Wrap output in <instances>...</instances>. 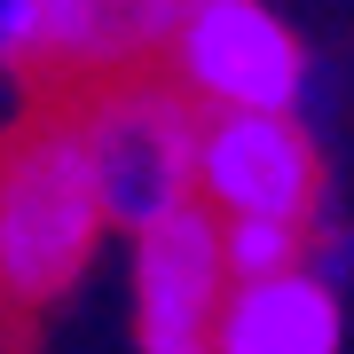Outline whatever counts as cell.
Returning <instances> with one entry per match:
<instances>
[{"label": "cell", "instance_id": "obj_1", "mask_svg": "<svg viewBox=\"0 0 354 354\" xmlns=\"http://www.w3.org/2000/svg\"><path fill=\"white\" fill-rule=\"evenodd\" d=\"M102 205L87 181L71 102L39 95L0 134V346H24V323L55 307L95 260Z\"/></svg>", "mask_w": 354, "mask_h": 354}, {"label": "cell", "instance_id": "obj_2", "mask_svg": "<svg viewBox=\"0 0 354 354\" xmlns=\"http://www.w3.org/2000/svg\"><path fill=\"white\" fill-rule=\"evenodd\" d=\"M64 102H71L79 150H87L102 221L158 228L165 213L189 205L205 111L174 87V71H127V79H102V87H79Z\"/></svg>", "mask_w": 354, "mask_h": 354}, {"label": "cell", "instance_id": "obj_3", "mask_svg": "<svg viewBox=\"0 0 354 354\" xmlns=\"http://www.w3.org/2000/svg\"><path fill=\"white\" fill-rule=\"evenodd\" d=\"M174 87L181 95H205L221 111H244V118H283L307 87V55L260 0H197L189 24H181L174 48Z\"/></svg>", "mask_w": 354, "mask_h": 354}, {"label": "cell", "instance_id": "obj_4", "mask_svg": "<svg viewBox=\"0 0 354 354\" xmlns=\"http://www.w3.org/2000/svg\"><path fill=\"white\" fill-rule=\"evenodd\" d=\"M197 0H32V55L48 95H79L102 79L150 71L181 39Z\"/></svg>", "mask_w": 354, "mask_h": 354}, {"label": "cell", "instance_id": "obj_5", "mask_svg": "<svg viewBox=\"0 0 354 354\" xmlns=\"http://www.w3.org/2000/svg\"><path fill=\"white\" fill-rule=\"evenodd\" d=\"M315 142L291 118H244V111H221L197 127V189L221 205L228 221H283V228H307L315 213Z\"/></svg>", "mask_w": 354, "mask_h": 354}, {"label": "cell", "instance_id": "obj_6", "mask_svg": "<svg viewBox=\"0 0 354 354\" xmlns=\"http://www.w3.org/2000/svg\"><path fill=\"white\" fill-rule=\"evenodd\" d=\"M221 221H205L197 205L165 213L158 228H142V260H134V299H142V339L150 354L197 346L221 315Z\"/></svg>", "mask_w": 354, "mask_h": 354}, {"label": "cell", "instance_id": "obj_7", "mask_svg": "<svg viewBox=\"0 0 354 354\" xmlns=\"http://www.w3.org/2000/svg\"><path fill=\"white\" fill-rule=\"evenodd\" d=\"M213 354H339V299L323 276H268L236 283L213 315Z\"/></svg>", "mask_w": 354, "mask_h": 354}, {"label": "cell", "instance_id": "obj_8", "mask_svg": "<svg viewBox=\"0 0 354 354\" xmlns=\"http://www.w3.org/2000/svg\"><path fill=\"white\" fill-rule=\"evenodd\" d=\"M307 252V228H283V221H228L221 228V268L236 283H268V276H291Z\"/></svg>", "mask_w": 354, "mask_h": 354}, {"label": "cell", "instance_id": "obj_9", "mask_svg": "<svg viewBox=\"0 0 354 354\" xmlns=\"http://www.w3.org/2000/svg\"><path fill=\"white\" fill-rule=\"evenodd\" d=\"M0 55L8 64L32 55V0H0Z\"/></svg>", "mask_w": 354, "mask_h": 354}, {"label": "cell", "instance_id": "obj_10", "mask_svg": "<svg viewBox=\"0 0 354 354\" xmlns=\"http://www.w3.org/2000/svg\"><path fill=\"white\" fill-rule=\"evenodd\" d=\"M174 354H197V346H174Z\"/></svg>", "mask_w": 354, "mask_h": 354}, {"label": "cell", "instance_id": "obj_11", "mask_svg": "<svg viewBox=\"0 0 354 354\" xmlns=\"http://www.w3.org/2000/svg\"><path fill=\"white\" fill-rule=\"evenodd\" d=\"M0 354H16V346H0Z\"/></svg>", "mask_w": 354, "mask_h": 354}]
</instances>
